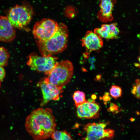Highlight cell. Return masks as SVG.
Masks as SVG:
<instances>
[{
    "label": "cell",
    "instance_id": "cell-1",
    "mask_svg": "<svg viewBox=\"0 0 140 140\" xmlns=\"http://www.w3.org/2000/svg\"><path fill=\"white\" fill-rule=\"evenodd\" d=\"M56 123L51 109L39 108L33 110L26 117L25 126L34 140H44L55 130Z\"/></svg>",
    "mask_w": 140,
    "mask_h": 140
},
{
    "label": "cell",
    "instance_id": "cell-2",
    "mask_svg": "<svg viewBox=\"0 0 140 140\" xmlns=\"http://www.w3.org/2000/svg\"><path fill=\"white\" fill-rule=\"evenodd\" d=\"M68 31L66 26L63 23L58 24L54 34L44 41L36 40L39 51L41 55L50 57L60 53L66 48L68 41Z\"/></svg>",
    "mask_w": 140,
    "mask_h": 140
},
{
    "label": "cell",
    "instance_id": "cell-3",
    "mask_svg": "<svg viewBox=\"0 0 140 140\" xmlns=\"http://www.w3.org/2000/svg\"><path fill=\"white\" fill-rule=\"evenodd\" d=\"M74 73V67L72 62L68 60L58 62L46 77L45 80L62 88L70 81Z\"/></svg>",
    "mask_w": 140,
    "mask_h": 140
},
{
    "label": "cell",
    "instance_id": "cell-4",
    "mask_svg": "<svg viewBox=\"0 0 140 140\" xmlns=\"http://www.w3.org/2000/svg\"><path fill=\"white\" fill-rule=\"evenodd\" d=\"M33 13L32 9L30 6L17 5L10 10L7 17L13 27L20 29L30 22Z\"/></svg>",
    "mask_w": 140,
    "mask_h": 140
},
{
    "label": "cell",
    "instance_id": "cell-5",
    "mask_svg": "<svg viewBox=\"0 0 140 140\" xmlns=\"http://www.w3.org/2000/svg\"><path fill=\"white\" fill-rule=\"evenodd\" d=\"M107 122L88 123L83 128L86 136L81 140H106L112 138L115 132L112 129L106 128Z\"/></svg>",
    "mask_w": 140,
    "mask_h": 140
},
{
    "label": "cell",
    "instance_id": "cell-6",
    "mask_svg": "<svg viewBox=\"0 0 140 140\" xmlns=\"http://www.w3.org/2000/svg\"><path fill=\"white\" fill-rule=\"evenodd\" d=\"M58 58L53 56L44 57L32 53L29 56L27 65L32 70L47 75L58 62Z\"/></svg>",
    "mask_w": 140,
    "mask_h": 140
},
{
    "label": "cell",
    "instance_id": "cell-7",
    "mask_svg": "<svg viewBox=\"0 0 140 140\" xmlns=\"http://www.w3.org/2000/svg\"><path fill=\"white\" fill-rule=\"evenodd\" d=\"M58 23L49 18H44L37 22L34 25L32 33L36 40L44 41L50 38L58 28Z\"/></svg>",
    "mask_w": 140,
    "mask_h": 140
},
{
    "label": "cell",
    "instance_id": "cell-8",
    "mask_svg": "<svg viewBox=\"0 0 140 140\" xmlns=\"http://www.w3.org/2000/svg\"><path fill=\"white\" fill-rule=\"evenodd\" d=\"M37 86L41 88L43 96L41 106H43L50 100H58L63 92L62 88L58 87L46 81L44 78L37 83Z\"/></svg>",
    "mask_w": 140,
    "mask_h": 140
},
{
    "label": "cell",
    "instance_id": "cell-9",
    "mask_svg": "<svg viewBox=\"0 0 140 140\" xmlns=\"http://www.w3.org/2000/svg\"><path fill=\"white\" fill-rule=\"evenodd\" d=\"M76 107L77 115L80 118L93 119L99 116L100 107L95 102L87 101Z\"/></svg>",
    "mask_w": 140,
    "mask_h": 140
},
{
    "label": "cell",
    "instance_id": "cell-10",
    "mask_svg": "<svg viewBox=\"0 0 140 140\" xmlns=\"http://www.w3.org/2000/svg\"><path fill=\"white\" fill-rule=\"evenodd\" d=\"M81 41L82 46L89 52L98 50L103 46L102 38L90 31L86 32Z\"/></svg>",
    "mask_w": 140,
    "mask_h": 140
},
{
    "label": "cell",
    "instance_id": "cell-11",
    "mask_svg": "<svg viewBox=\"0 0 140 140\" xmlns=\"http://www.w3.org/2000/svg\"><path fill=\"white\" fill-rule=\"evenodd\" d=\"M116 0H99L100 9L97 17L101 21L104 23L113 19L112 11Z\"/></svg>",
    "mask_w": 140,
    "mask_h": 140
},
{
    "label": "cell",
    "instance_id": "cell-12",
    "mask_svg": "<svg viewBox=\"0 0 140 140\" xmlns=\"http://www.w3.org/2000/svg\"><path fill=\"white\" fill-rule=\"evenodd\" d=\"M16 36V32L7 17L0 16V41L9 42Z\"/></svg>",
    "mask_w": 140,
    "mask_h": 140
},
{
    "label": "cell",
    "instance_id": "cell-13",
    "mask_svg": "<svg viewBox=\"0 0 140 140\" xmlns=\"http://www.w3.org/2000/svg\"><path fill=\"white\" fill-rule=\"evenodd\" d=\"M94 33L101 38L107 39L118 37L120 31L116 23L102 25L100 28L95 29Z\"/></svg>",
    "mask_w": 140,
    "mask_h": 140
},
{
    "label": "cell",
    "instance_id": "cell-14",
    "mask_svg": "<svg viewBox=\"0 0 140 140\" xmlns=\"http://www.w3.org/2000/svg\"><path fill=\"white\" fill-rule=\"evenodd\" d=\"M51 137L53 140H73L70 133L65 130H55Z\"/></svg>",
    "mask_w": 140,
    "mask_h": 140
},
{
    "label": "cell",
    "instance_id": "cell-15",
    "mask_svg": "<svg viewBox=\"0 0 140 140\" xmlns=\"http://www.w3.org/2000/svg\"><path fill=\"white\" fill-rule=\"evenodd\" d=\"M73 97L76 107L87 101L86 99L84 93L79 90L76 91L74 93Z\"/></svg>",
    "mask_w": 140,
    "mask_h": 140
},
{
    "label": "cell",
    "instance_id": "cell-16",
    "mask_svg": "<svg viewBox=\"0 0 140 140\" xmlns=\"http://www.w3.org/2000/svg\"><path fill=\"white\" fill-rule=\"evenodd\" d=\"M9 54L5 48L0 47V66H6L7 64Z\"/></svg>",
    "mask_w": 140,
    "mask_h": 140
},
{
    "label": "cell",
    "instance_id": "cell-17",
    "mask_svg": "<svg viewBox=\"0 0 140 140\" xmlns=\"http://www.w3.org/2000/svg\"><path fill=\"white\" fill-rule=\"evenodd\" d=\"M110 93L111 97L116 99L121 96L122 90L119 86L112 85L110 89Z\"/></svg>",
    "mask_w": 140,
    "mask_h": 140
},
{
    "label": "cell",
    "instance_id": "cell-18",
    "mask_svg": "<svg viewBox=\"0 0 140 140\" xmlns=\"http://www.w3.org/2000/svg\"><path fill=\"white\" fill-rule=\"evenodd\" d=\"M136 84L133 86L131 92L136 97L140 99V80L138 79H136L135 81Z\"/></svg>",
    "mask_w": 140,
    "mask_h": 140
},
{
    "label": "cell",
    "instance_id": "cell-19",
    "mask_svg": "<svg viewBox=\"0 0 140 140\" xmlns=\"http://www.w3.org/2000/svg\"><path fill=\"white\" fill-rule=\"evenodd\" d=\"M5 76V72L2 67L0 66V80H2Z\"/></svg>",
    "mask_w": 140,
    "mask_h": 140
},
{
    "label": "cell",
    "instance_id": "cell-20",
    "mask_svg": "<svg viewBox=\"0 0 140 140\" xmlns=\"http://www.w3.org/2000/svg\"><path fill=\"white\" fill-rule=\"evenodd\" d=\"M117 106L113 103L110 104V107L109 109V110L113 112L115 110H117Z\"/></svg>",
    "mask_w": 140,
    "mask_h": 140
},
{
    "label": "cell",
    "instance_id": "cell-21",
    "mask_svg": "<svg viewBox=\"0 0 140 140\" xmlns=\"http://www.w3.org/2000/svg\"><path fill=\"white\" fill-rule=\"evenodd\" d=\"M103 99L104 101L107 102L110 100L111 98L109 95V93H106L103 97Z\"/></svg>",
    "mask_w": 140,
    "mask_h": 140
},
{
    "label": "cell",
    "instance_id": "cell-22",
    "mask_svg": "<svg viewBox=\"0 0 140 140\" xmlns=\"http://www.w3.org/2000/svg\"><path fill=\"white\" fill-rule=\"evenodd\" d=\"M92 99L94 100L96 99L97 96L96 95L94 94H93L91 96Z\"/></svg>",
    "mask_w": 140,
    "mask_h": 140
},
{
    "label": "cell",
    "instance_id": "cell-23",
    "mask_svg": "<svg viewBox=\"0 0 140 140\" xmlns=\"http://www.w3.org/2000/svg\"></svg>",
    "mask_w": 140,
    "mask_h": 140
}]
</instances>
